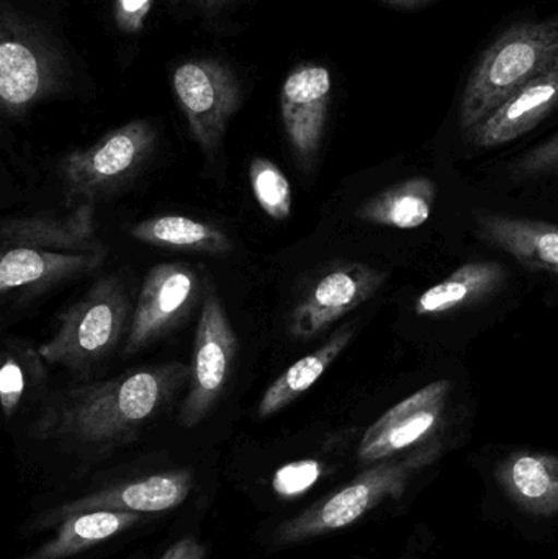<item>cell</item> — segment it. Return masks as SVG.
I'll use <instances>...</instances> for the list:
<instances>
[{"instance_id": "ffe728a7", "label": "cell", "mask_w": 558, "mask_h": 559, "mask_svg": "<svg viewBox=\"0 0 558 559\" xmlns=\"http://www.w3.org/2000/svg\"><path fill=\"white\" fill-rule=\"evenodd\" d=\"M507 282V271L498 262H472L426 289L415 305L419 316L446 314L484 301Z\"/></svg>"}, {"instance_id": "44dd1931", "label": "cell", "mask_w": 558, "mask_h": 559, "mask_svg": "<svg viewBox=\"0 0 558 559\" xmlns=\"http://www.w3.org/2000/svg\"><path fill=\"white\" fill-rule=\"evenodd\" d=\"M438 187L428 177H412L367 200L356 216L370 225L416 229L431 216Z\"/></svg>"}, {"instance_id": "7a4b0ae2", "label": "cell", "mask_w": 558, "mask_h": 559, "mask_svg": "<svg viewBox=\"0 0 558 559\" xmlns=\"http://www.w3.org/2000/svg\"><path fill=\"white\" fill-rule=\"evenodd\" d=\"M558 68V16L518 23L501 33L468 75L459 124L468 133L534 79Z\"/></svg>"}, {"instance_id": "7402d4cb", "label": "cell", "mask_w": 558, "mask_h": 559, "mask_svg": "<svg viewBox=\"0 0 558 559\" xmlns=\"http://www.w3.org/2000/svg\"><path fill=\"white\" fill-rule=\"evenodd\" d=\"M353 334V328L346 325L337 331L330 341L324 342L320 348L305 355L297 364L287 368L265 391L261 403H259L258 416L261 419H268V417L281 413L284 407L290 406L301 394L307 393L323 377L324 371L334 364V360L343 354L344 348L349 345Z\"/></svg>"}, {"instance_id": "ac0fdd59", "label": "cell", "mask_w": 558, "mask_h": 559, "mask_svg": "<svg viewBox=\"0 0 558 559\" xmlns=\"http://www.w3.org/2000/svg\"><path fill=\"white\" fill-rule=\"evenodd\" d=\"M497 479L508 498L537 518L558 514V456L517 452L498 465Z\"/></svg>"}, {"instance_id": "9a60e30c", "label": "cell", "mask_w": 558, "mask_h": 559, "mask_svg": "<svg viewBox=\"0 0 558 559\" xmlns=\"http://www.w3.org/2000/svg\"><path fill=\"white\" fill-rule=\"evenodd\" d=\"M94 205L75 206L66 216L33 215L5 218L0 226V248H38L52 251H102Z\"/></svg>"}, {"instance_id": "e0dca14e", "label": "cell", "mask_w": 558, "mask_h": 559, "mask_svg": "<svg viewBox=\"0 0 558 559\" xmlns=\"http://www.w3.org/2000/svg\"><path fill=\"white\" fill-rule=\"evenodd\" d=\"M474 218L485 242L507 252L527 271L558 275V225L484 210Z\"/></svg>"}, {"instance_id": "9c48e42d", "label": "cell", "mask_w": 558, "mask_h": 559, "mask_svg": "<svg viewBox=\"0 0 558 559\" xmlns=\"http://www.w3.org/2000/svg\"><path fill=\"white\" fill-rule=\"evenodd\" d=\"M449 393L451 381H435L390 407L364 433L357 450L360 462L395 459L428 443L441 426Z\"/></svg>"}, {"instance_id": "5bb4252c", "label": "cell", "mask_w": 558, "mask_h": 559, "mask_svg": "<svg viewBox=\"0 0 558 559\" xmlns=\"http://www.w3.org/2000/svg\"><path fill=\"white\" fill-rule=\"evenodd\" d=\"M558 108V68L514 92L495 108L467 138L474 146L488 150L524 136Z\"/></svg>"}, {"instance_id": "5b68a950", "label": "cell", "mask_w": 558, "mask_h": 559, "mask_svg": "<svg viewBox=\"0 0 558 559\" xmlns=\"http://www.w3.org/2000/svg\"><path fill=\"white\" fill-rule=\"evenodd\" d=\"M157 134L146 120H134L105 134L87 150L74 151L61 166L69 205H94L130 182L153 156Z\"/></svg>"}, {"instance_id": "f1b7e54d", "label": "cell", "mask_w": 558, "mask_h": 559, "mask_svg": "<svg viewBox=\"0 0 558 559\" xmlns=\"http://www.w3.org/2000/svg\"><path fill=\"white\" fill-rule=\"evenodd\" d=\"M206 548L197 538L187 537L176 542L164 551L161 559H205Z\"/></svg>"}, {"instance_id": "cb8c5ba5", "label": "cell", "mask_w": 558, "mask_h": 559, "mask_svg": "<svg viewBox=\"0 0 558 559\" xmlns=\"http://www.w3.org/2000/svg\"><path fill=\"white\" fill-rule=\"evenodd\" d=\"M39 358L41 355L33 354L29 348L26 350H20L19 347L7 348L2 370H0V403L7 419L13 417L19 409L29 384L38 383L43 374Z\"/></svg>"}, {"instance_id": "3957f363", "label": "cell", "mask_w": 558, "mask_h": 559, "mask_svg": "<svg viewBox=\"0 0 558 559\" xmlns=\"http://www.w3.org/2000/svg\"><path fill=\"white\" fill-rule=\"evenodd\" d=\"M441 455V443L428 442L400 459L373 463L349 485L331 492L313 506L278 525L272 544L290 547L351 527L387 499H400L412 479Z\"/></svg>"}, {"instance_id": "83f0119b", "label": "cell", "mask_w": 558, "mask_h": 559, "mask_svg": "<svg viewBox=\"0 0 558 559\" xmlns=\"http://www.w3.org/2000/svg\"><path fill=\"white\" fill-rule=\"evenodd\" d=\"M153 0H117V22L127 32H136L143 26Z\"/></svg>"}, {"instance_id": "4fadbf2b", "label": "cell", "mask_w": 558, "mask_h": 559, "mask_svg": "<svg viewBox=\"0 0 558 559\" xmlns=\"http://www.w3.org/2000/svg\"><path fill=\"white\" fill-rule=\"evenodd\" d=\"M102 251H51L38 248L2 249L0 292L41 293L59 283L97 271L107 261Z\"/></svg>"}, {"instance_id": "603a6c76", "label": "cell", "mask_w": 558, "mask_h": 559, "mask_svg": "<svg viewBox=\"0 0 558 559\" xmlns=\"http://www.w3.org/2000/svg\"><path fill=\"white\" fill-rule=\"evenodd\" d=\"M130 235L144 245L192 254L223 255L233 249L229 236L215 225L179 215L156 216L138 223Z\"/></svg>"}, {"instance_id": "d6986e66", "label": "cell", "mask_w": 558, "mask_h": 559, "mask_svg": "<svg viewBox=\"0 0 558 559\" xmlns=\"http://www.w3.org/2000/svg\"><path fill=\"white\" fill-rule=\"evenodd\" d=\"M141 522V514L121 511H91L69 515L58 525L55 537L22 559H69L84 554Z\"/></svg>"}, {"instance_id": "4dcf8cb0", "label": "cell", "mask_w": 558, "mask_h": 559, "mask_svg": "<svg viewBox=\"0 0 558 559\" xmlns=\"http://www.w3.org/2000/svg\"><path fill=\"white\" fill-rule=\"evenodd\" d=\"M174 2H192L199 3V5L205 7V9H215V7L222 5L225 0H174Z\"/></svg>"}, {"instance_id": "30bf717a", "label": "cell", "mask_w": 558, "mask_h": 559, "mask_svg": "<svg viewBox=\"0 0 558 559\" xmlns=\"http://www.w3.org/2000/svg\"><path fill=\"white\" fill-rule=\"evenodd\" d=\"M385 278V272L360 262L331 269L295 305L290 334L300 341L314 337L347 312L369 301L382 288Z\"/></svg>"}, {"instance_id": "8992f818", "label": "cell", "mask_w": 558, "mask_h": 559, "mask_svg": "<svg viewBox=\"0 0 558 559\" xmlns=\"http://www.w3.org/2000/svg\"><path fill=\"white\" fill-rule=\"evenodd\" d=\"M238 357V337L215 292L203 296L193 341L189 391L179 411L180 426H199L215 407L231 378Z\"/></svg>"}, {"instance_id": "7c38bea8", "label": "cell", "mask_w": 558, "mask_h": 559, "mask_svg": "<svg viewBox=\"0 0 558 559\" xmlns=\"http://www.w3.org/2000/svg\"><path fill=\"white\" fill-rule=\"evenodd\" d=\"M331 98V74L323 66L295 69L281 95L285 134L298 164L310 169L320 153Z\"/></svg>"}, {"instance_id": "8fae6325", "label": "cell", "mask_w": 558, "mask_h": 559, "mask_svg": "<svg viewBox=\"0 0 558 559\" xmlns=\"http://www.w3.org/2000/svg\"><path fill=\"white\" fill-rule=\"evenodd\" d=\"M192 475L187 469L157 473V475L134 479L124 485L110 486L84 498L66 502L46 512L38 522V527L39 525L41 527L59 525L69 515L81 514V512L121 511L151 514V512L170 511L187 501L192 491Z\"/></svg>"}, {"instance_id": "52a82bcc", "label": "cell", "mask_w": 558, "mask_h": 559, "mask_svg": "<svg viewBox=\"0 0 558 559\" xmlns=\"http://www.w3.org/2000/svg\"><path fill=\"white\" fill-rule=\"evenodd\" d=\"M200 296L202 275L193 265H154L141 285L123 354H136L179 328L199 305Z\"/></svg>"}, {"instance_id": "277c9868", "label": "cell", "mask_w": 558, "mask_h": 559, "mask_svg": "<svg viewBox=\"0 0 558 559\" xmlns=\"http://www.w3.org/2000/svg\"><path fill=\"white\" fill-rule=\"evenodd\" d=\"M130 301L115 275L98 278L58 318V328L38 348L43 360L85 377L120 344L130 328Z\"/></svg>"}, {"instance_id": "d4e9b609", "label": "cell", "mask_w": 558, "mask_h": 559, "mask_svg": "<svg viewBox=\"0 0 558 559\" xmlns=\"http://www.w3.org/2000/svg\"><path fill=\"white\" fill-rule=\"evenodd\" d=\"M252 193L269 218L284 222L292 215V187L277 164L268 157H256L249 167Z\"/></svg>"}, {"instance_id": "4316f807", "label": "cell", "mask_w": 558, "mask_h": 559, "mask_svg": "<svg viewBox=\"0 0 558 559\" xmlns=\"http://www.w3.org/2000/svg\"><path fill=\"white\" fill-rule=\"evenodd\" d=\"M553 174H558V133L524 154L513 166V176L520 179H536Z\"/></svg>"}, {"instance_id": "6da1fadb", "label": "cell", "mask_w": 558, "mask_h": 559, "mask_svg": "<svg viewBox=\"0 0 558 559\" xmlns=\"http://www.w3.org/2000/svg\"><path fill=\"white\" fill-rule=\"evenodd\" d=\"M189 378L190 367L173 361L72 388L38 420L36 436L92 447L128 442L170 403Z\"/></svg>"}, {"instance_id": "2e32d148", "label": "cell", "mask_w": 558, "mask_h": 559, "mask_svg": "<svg viewBox=\"0 0 558 559\" xmlns=\"http://www.w3.org/2000/svg\"><path fill=\"white\" fill-rule=\"evenodd\" d=\"M43 49L16 23L2 19L0 43V100L10 115L25 111L43 97L49 85L48 62Z\"/></svg>"}, {"instance_id": "f546056e", "label": "cell", "mask_w": 558, "mask_h": 559, "mask_svg": "<svg viewBox=\"0 0 558 559\" xmlns=\"http://www.w3.org/2000/svg\"><path fill=\"white\" fill-rule=\"evenodd\" d=\"M383 2L400 10H418L431 5L436 0H383Z\"/></svg>"}, {"instance_id": "484cf974", "label": "cell", "mask_w": 558, "mask_h": 559, "mask_svg": "<svg viewBox=\"0 0 558 559\" xmlns=\"http://www.w3.org/2000/svg\"><path fill=\"white\" fill-rule=\"evenodd\" d=\"M321 475H323V465L320 462L300 460L278 468L272 479V488L281 498H297L308 491L311 486L317 485Z\"/></svg>"}, {"instance_id": "ba28073f", "label": "cell", "mask_w": 558, "mask_h": 559, "mask_svg": "<svg viewBox=\"0 0 558 559\" xmlns=\"http://www.w3.org/2000/svg\"><path fill=\"white\" fill-rule=\"evenodd\" d=\"M174 91L193 140L212 156L241 100L235 75L215 61H190L174 72Z\"/></svg>"}]
</instances>
